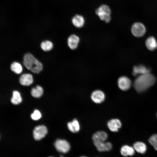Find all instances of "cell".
Returning <instances> with one entry per match:
<instances>
[{
    "label": "cell",
    "mask_w": 157,
    "mask_h": 157,
    "mask_svg": "<svg viewBox=\"0 0 157 157\" xmlns=\"http://www.w3.org/2000/svg\"><path fill=\"white\" fill-rule=\"evenodd\" d=\"M80 41L79 37L75 34H72L68 38L67 45L71 49L74 50L78 47Z\"/></svg>",
    "instance_id": "cell-9"
},
{
    "label": "cell",
    "mask_w": 157,
    "mask_h": 157,
    "mask_svg": "<svg viewBox=\"0 0 157 157\" xmlns=\"http://www.w3.org/2000/svg\"><path fill=\"white\" fill-rule=\"evenodd\" d=\"M145 44L147 48L151 51H154L157 48V42L152 36L149 37L146 39Z\"/></svg>",
    "instance_id": "cell-16"
},
{
    "label": "cell",
    "mask_w": 157,
    "mask_h": 157,
    "mask_svg": "<svg viewBox=\"0 0 157 157\" xmlns=\"http://www.w3.org/2000/svg\"><path fill=\"white\" fill-rule=\"evenodd\" d=\"M47 133V129L45 126H38L33 131V138L36 140H40L45 136Z\"/></svg>",
    "instance_id": "cell-6"
},
{
    "label": "cell",
    "mask_w": 157,
    "mask_h": 157,
    "mask_svg": "<svg viewBox=\"0 0 157 157\" xmlns=\"http://www.w3.org/2000/svg\"><path fill=\"white\" fill-rule=\"evenodd\" d=\"M52 157V156H49V157Z\"/></svg>",
    "instance_id": "cell-28"
},
{
    "label": "cell",
    "mask_w": 157,
    "mask_h": 157,
    "mask_svg": "<svg viewBox=\"0 0 157 157\" xmlns=\"http://www.w3.org/2000/svg\"><path fill=\"white\" fill-rule=\"evenodd\" d=\"M150 70L144 65H140L133 67L132 74L134 76L150 73Z\"/></svg>",
    "instance_id": "cell-11"
},
{
    "label": "cell",
    "mask_w": 157,
    "mask_h": 157,
    "mask_svg": "<svg viewBox=\"0 0 157 157\" xmlns=\"http://www.w3.org/2000/svg\"><path fill=\"white\" fill-rule=\"evenodd\" d=\"M43 91L42 88L39 85H37L35 87L32 88L31 93L33 97L39 98L42 95Z\"/></svg>",
    "instance_id": "cell-20"
},
{
    "label": "cell",
    "mask_w": 157,
    "mask_h": 157,
    "mask_svg": "<svg viewBox=\"0 0 157 157\" xmlns=\"http://www.w3.org/2000/svg\"><path fill=\"white\" fill-rule=\"evenodd\" d=\"M131 32L133 35L136 37L143 36L146 31V28L142 23L137 22L133 24L131 28Z\"/></svg>",
    "instance_id": "cell-5"
},
{
    "label": "cell",
    "mask_w": 157,
    "mask_h": 157,
    "mask_svg": "<svg viewBox=\"0 0 157 157\" xmlns=\"http://www.w3.org/2000/svg\"><path fill=\"white\" fill-rule=\"evenodd\" d=\"M41 117V115L40 112L37 110H35L31 115V118L34 120H38Z\"/></svg>",
    "instance_id": "cell-25"
},
{
    "label": "cell",
    "mask_w": 157,
    "mask_h": 157,
    "mask_svg": "<svg viewBox=\"0 0 157 157\" xmlns=\"http://www.w3.org/2000/svg\"><path fill=\"white\" fill-rule=\"evenodd\" d=\"M11 101L12 104L15 105L18 104L21 102L22 99L19 92L16 90L13 92Z\"/></svg>",
    "instance_id": "cell-21"
},
{
    "label": "cell",
    "mask_w": 157,
    "mask_h": 157,
    "mask_svg": "<svg viewBox=\"0 0 157 157\" xmlns=\"http://www.w3.org/2000/svg\"><path fill=\"white\" fill-rule=\"evenodd\" d=\"M135 151L133 147L127 145L123 146L120 149L121 154L124 156H133Z\"/></svg>",
    "instance_id": "cell-18"
},
{
    "label": "cell",
    "mask_w": 157,
    "mask_h": 157,
    "mask_svg": "<svg viewBox=\"0 0 157 157\" xmlns=\"http://www.w3.org/2000/svg\"><path fill=\"white\" fill-rule=\"evenodd\" d=\"M156 81L155 77L150 73L139 76L135 80L133 86L138 92H142L153 85Z\"/></svg>",
    "instance_id": "cell-1"
},
{
    "label": "cell",
    "mask_w": 157,
    "mask_h": 157,
    "mask_svg": "<svg viewBox=\"0 0 157 157\" xmlns=\"http://www.w3.org/2000/svg\"><path fill=\"white\" fill-rule=\"evenodd\" d=\"M72 22L73 25L77 28H81L84 25L85 20L81 15H76L72 19Z\"/></svg>",
    "instance_id": "cell-15"
},
{
    "label": "cell",
    "mask_w": 157,
    "mask_h": 157,
    "mask_svg": "<svg viewBox=\"0 0 157 157\" xmlns=\"http://www.w3.org/2000/svg\"><path fill=\"white\" fill-rule=\"evenodd\" d=\"M122 124L120 121L117 119H112L107 123V126L111 131L116 132L121 126Z\"/></svg>",
    "instance_id": "cell-12"
},
{
    "label": "cell",
    "mask_w": 157,
    "mask_h": 157,
    "mask_svg": "<svg viewBox=\"0 0 157 157\" xmlns=\"http://www.w3.org/2000/svg\"><path fill=\"white\" fill-rule=\"evenodd\" d=\"M20 83L22 85L28 86L33 82V76L29 74H24L22 75L19 78Z\"/></svg>",
    "instance_id": "cell-14"
},
{
    "label": "cell",
    "mask_w": 157,
    "mask_h": 157,
    "mask_svg": "<svg viewBox=\"0 0 157 157\" xmlns=\"http://www.w3.org/2000/svg\"><path fill=\"white\" fill-rule=\"evenodd\" d=\"M23 63L27 69L34 73H40L43 69L41 63L30 53H28L24 54Z\"/></svg>",
    "instance_id": "cell-2"
},
{
    "label": "cell",
    "mask_w": 157,
    "mask_h": 157,
    "mask_svg": "<svg viewBox=\"0 0 157 157\" xmlns=\"http://www.w3.org/2000/svg\"><path fill=\"white\" fill-rule=\"evenodd\" d=\"M133 147L135 151L141 154L144 153L147 150V146L145 144L141 142L135 143Z\"/></svg>",
    "instance_id": "cell-19"
},
{
    "label": "cell",
    "mask_w": 157,
    "mask_h": 157,
    "mask_svg": "<svg viewBox=\"0 0 157 157\" xmlns=\"http://www.w3.org/2000/svg\"><path fill=\"white\" fill-rule=\"evenodd\" d=\"M91 98L92 100L96 104H100L105 100V95L104 93L101 90H96L91 94Z\"/></svg>",
    "instance_id": "cell-8"
},
{
    "label": "cell",
    "mask_w": 157,
    "mask_h": 157,
    "mask_svg": "<svg viewBox=\"0 0 157 157\" xmlns=\"http://www.w3.org/2000/svg\"><path fill=\"white\" fill-rule=\"evenodd\" d=\"M80 157H86L85 156H81Z\"/></svg>",
    "instance_id": "cell-27"
},
{
    "label": "cell",
    "mask_w": 157,
    "mask_h": 157,
    "mask_svg": "<svg viewBox=\"0 0 157 157\" xmlns=\"http://www.w3.org/2000/svg\"><path fill=\"white\" fill-rule=\"evenodd\" d=\"M93 143L97 150L100 152L109 151L112 148V144L109 142H93Z\"/></svg>",
    "instance_id": "cell-10"
},
{
    "label": "cell",
    "mask_w": 157,
    "mask_h": 157,
    "mask_svg": "<svg viewBox=\"0 0 157 157\" xmlns=\"http://www.w3.org/2000/svg\"><path fill=\"white\" fill-rule=\"evenodd\" d=\"M54 145L58 151L64 154L67 153L70 149L69 143L64 139L56 140L54 143Z\"/></svg>",
    "instance_id": "cell-4"
},
{
    "label": "cell",
    "mask_w": 157,
    "mask_h": 157,
    "mask_svg": "<svg viewBox=\"0 0 157 157\" xmlns=\"http://www.w3.org/2000/svg\"><path fill=\"white\" fill-rule=\"evenodd\" d=\"M53 45L50 41L46 40L41 42L40 47L42 49L45 51H48L51 50L53 48Z\"/></svg>",
    "instance_id": "cell-23"
},
{
    "label": "cell",
    "mask_w": 157,
    "mask_h": 157,
    "mask_svg": "<svg viewBox=\"0 0 157 157\" xmlns=\"http://www.w3.org/2000/svg\"><path fill=\"white\" fill-rule=\"evenodd\" d=\"M10 68L13 72L17 74H20L22 71V68L21 65L16 62H14L11 63Z\"/></svg>",
    "instance_id": "cell-22"
},
{
    "label": "cell",
    "mask_w": 157,
    "mask_h": 157,
    "mask_svg": "<svg viewBox=\"0 0 157 157\" xmlns=\"http://www.w3.org/2000/svg\"></svg>",
    "instance_id": "cell-29"
},
{
    "label": "cell",
    "mask_w": 157,
    "mask_h": 157,
    "mask_svg": "<svg viewBox=\"0 0 157 157\" xmlns=\"http://www.w3.org/2000/svg\"><path fill=\"white\" fill-rule=\"evenodd\" d=\"M108 135L106 132L103 131H98L93 135L92 139L93 142L105 141L107 139Z\"/></svg>",
    "instance_id": "cell-13"
},
{
    "label": "cell",
    "mask_w": 157,
    "mask_h": 157,
    "mask_svg": "<svg viewBox=\"0 0 157 157\" xmlns=\"http://www.w3.org/2000/svg\"><path fill=\"white\" fill-rule=\"evenodd\" d=\"M67 126L69 130L73 133L78 132L80 128L79 122L76 119H74L72 122H68Z\"/></svg>",
    "instance_id": "cell-17"
},
{
    "label": "cell",
    "mask_w": 157,
    "mask_h": 157,
    "mask_svg": "<svg viewBox=\"0 0 157 157\" xmlns=\"http://www.w3.org/2000/svg\"><path fill=\"white\" fill-rule=\"evenodd\" d=\"M149 142L157 151V134L152 135L149 139Z\"/></svg>",
    "instance_id": "cell-24"
},
{
    "label": "cell",
    "mask_w": 157,
    "mask_h": 157,
    "mask_svg": "<svg viewBox=\"0 0 157 157\" xmlns=\"http://www.w3.org/2000/svg\"><path fill=\"white\" fill-rule=\"evenodd\" d=\"M118 86L120 89L123 91L129 90L131 85V81L128 77L122 76L119 77L117 80Z\"/></svg>",
    "instance_id": "cell-7"
},
{
    "label": "cell",
    "mask_w": 157,
    "mask_h": 157,
    "mask_svg": "<svg viewBox=\"0 0 157 157\" xmlns=\"http://www.w3.org/2000/svg\"><path fill=\"white\" fill-rule=\"evenodd\" d=\"M60 156V157H63V155H61Z\"/></svg>",
    "instance_id": "cell-26"
},
{
    "label": "cell",
    "mask_w": 157,
    "mask_h": 157,
    "mask_svg": "<svg viewBox=\"0 0 157 157\" xmlns=\"http://www.w3.org/2000/svg\"><path fill=\"white\" fill-rule=\"evenodd\" d=\"M95 12L101 20L107 23L110 21L111 19V12L110 8L107 5H101L96 9Z\"/></svg>",
    "instance_id": "cell-3"
}]
</instances>
